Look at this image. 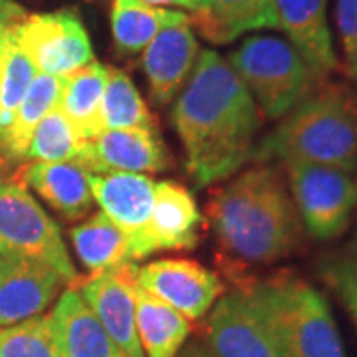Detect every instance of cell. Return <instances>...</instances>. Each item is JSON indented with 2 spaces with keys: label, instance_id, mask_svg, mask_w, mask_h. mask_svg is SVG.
Instances as JSON below:
<instances>
[{
  "label": "cell",
  "instance_id": "cell-1",
  "mask_svg": "<svg viewBox=\"0 0 357 357\" xmlns=\"http://www.w3.org/2000/svg\"><path fill=\"white\" fill-rule=\"evenodd\" d=\"M171 117L187 153L189 175L201 187L243 169L262 126L252 93L215 50L199 54Z\"/></svg>",
  "mask_w": 357,
  "mask_h": 357
},
{
  "label": "cell",
  "instance_id": "cell-2",
  "mask_svg": "<svg viewBox=\"0 0 357 357\" xmlns=\"http://www.w3.org/2000/svg\"><path fill=\"white\" fill-rule=\"evenodd\" d=\"M208 217L230 264H274L302 244V222L278 169L255 165L208 201Z\"/></svg>",
  "mask_w": 357,
  "mask_h": 357
},
{
  "label": "cell",
  "instance_id": "cell-3",
  "mask_svg": "<svg viewBox=\"0 0 357 357\" xmlns=\"http://www.w3.org/2000/svg\"><path fill=\"white\" fill-rule=\"evenodd\" d=\"M326 165L354 175L357 171V98L345 84L319 79L280 123L255 145L252 157Z\"/></svg>",
  "mask_w": 357,
  "mask_h": 357
},
{
  "label": "cell",
  "instance_id": "cell-4",
  "mask_svg": "<svg viewBox=\"0 0 357 357\" xmlns=\"http://www.w3.org/2000/svg\"><path fill=\"white\" fill-rule=\"evenodd\" d=\"M272 319L288 357H345L326 298L292 270L266 280L243 278Z\"/></svg>",
  "mask_w": 357,
  "mask_h": 357
},
{
  "label": "cell",
  "instance_id": "cell-5",
  "mask_svg": "<svg viewBox=\"0 0 357 357\" xmlns=\"http://www.w3.org/2000/svg\"><path fill=\"white\" fill-rule=\"evenodd\" d=\"M230 66L268 119H282L319 82L292 44L274 36L248 38L230 54Z\"/></svg>",
  "mask_w": 357,
  "mask_h": 357
},
{
  "label": "cell",
  "instance_id": "cell-6",
  "mask_svg": "<svg viewBox=\"0 0 357 357\" xmlns=\"http://www.w3.org/2000/svg\"><path fill=\"white\" fill-rule=\"evenodd\" d=\"M0 252L26 256L56 268L70 286L77 272L58 225L36 203L18 177L0 171Z\"/></svg>",
  "mask_w": 357,
  "mask_h": 357
},
{
  "label": "cell",
  "instance_id": "cell-7",
  "mask_svg": "<svg viewBox=\"0 0 357 357\" xmlns=\"http://www.w3.org/2000/svg\"><path fill=\"white\" fill-rule=\"evenodd\" d=\"M290 195L307 234L333 241L351 225L357 208V183L345 171L326 165L284 161Z\"/></svg>",
  "mask_w": 357,
  "mask_h": 357
},
{
  "label": "cell",
  "instance_id": "cell-8",
  "mask_svg": "<svg viewBox=\"0 0 357 357\" xmlns=\"http://www.w3.org/2000/svg\"><path fill=\"white\" fill-rule=\"evenodd\" d=\"M206 344L213 357H288L272 319L246 284L217 302L206 321Z\"/></svg>",
  "mask_w": 357,
  "mask_h": 357
},
{
  "label": "cell",
  "instance_id": "cell-9",
  "mask_svg": "<svg viewBox=\"0 0 357 357\" xmlns=\"http://www.w3.org/2000/svg\"><path fill=\"white\" fill-rule=\"evenodd\" d=\"M14 32L40 74L68 77L93 62L91 40L76 8L30 14Z\"/></svg>",
  "mask_w": 357,
  "mask_h": 357
},
{
  "label": "cell",
  "instance_id": "cell-10",
  "mask_svg": "<svg viewBox=\"0 0 357 357\" xmlns=\"http://www.w3.org/2000/svg\"><path fill=\"white\" fill-rule=\"evenodd\" d=\"M89 185L103 215L123 232L128 241L129 258L135 262L157 252L151 238L153 178L137 173H107L89 175Z\"/></svg>",
  "mask_w": 357,
  "mask_h": 357
},
{
  "label": "cell",
  "instance_id": "cell-11",
  "mask_svg": "<svg viewBox=\"0 0 357 357\" xmlns=\"http://www.w3.org/2000/svg\"><path fill=\"white\" fill-rule=\"evenodd\" d=\"M137 272L135 262H128L88 278H77L74 284L126 357H145L135 324Z\"/></svg>",
  "mask_w": 357,
  "mask_h": 357
},
{
  "label": "cell",
  "instance_id": "cell-12",
  "mask_svg": "<svg viewBox=\"0 0 357 357\" xmlns=\"http://www.w3.org/2000/svg\"><path fill=\"white\" fill-rule=\"evenodd\" d=\"M137 284L192 321L203 318L225 292L215 272L185 258H165L143 266Z\"/></svg>",
  "mask_w": 357,
  "mask_h": 357
},
{
  "label": "cell",
  "instance_id": "cell-13",
  "mask_svg": "<svg viewBox=\"0 0 357 357\" xmlns=\"http://www.w3.org/2000/svg\"><path fill=\"white\" fill-rule=\"evenodd\" d=\"M66 278L34 258L0 252V328L42 316Z\"/></svg>",
  "mask_w": 357,
  "mask_h": 357
},
{
  "label": "cell",
  "instance_id": "cell-14",
  "mask_svg": "<svg viewBox=\"0 0 357 357\" xmlns=\"http://www.w3.org/2000/svg\"><path fill=\"white\" fill-rule=\"evenodd\" d=\"M79 165L100 173H159L171 167V155L159 129H103L82 157Z\"/></svg>",
  "mask_w": 357,
  "mask_h": 357
},
{
  "label": "cell",
  "instance_id": "cell-15",
  "mask_svg": "<svg viewBox=\"0 0 357 357\" xmlns=\"http://www.w3.org/2000/svg\"><path fill=\"white\" fill-rule=\"evenodd\" d=\"M328 0H274L276 28L306 62L316 79H330L340 70L326 18Z\"/></svg>",
  "mask_w": 357,
  "mask_h": 357
},
{
  "label": "cell",
  "instance_id": "cell-16",
  "mask_svg": "<svg viewBox=\"0 0 357 357\" xmlns=\"http://www.w3.org/2000/svg\"><path fill=\"white\" fill-rule=\"evenodd\" d=\"M199 42L189 24H175L163 28L143 54V70L149 79V91L157 105L173 102L178 89L185 88L187 79L199 60Z\"/></svg>",
  "mask_w": 357,
  "mask_h": 357
},
{
  "label": "cell",
  "instance_id": "cell-17",
  "mask_svg": "<svg viewBox=\"0 0 357 357\" xmlns=\"http://www.w3.org/2000/svg\"><path fill=\"white\" fill-rule=\"evenodd\" d=\"M50 318L62 357H126L74 286L60 296Z\"/></svg>",
  "mask_w": 357,
  "mask_h": 357
},
{
  "label": "cell",
  "instance_id": "cell-18",
  "mask_svg": "<svg viewBox=\"0 0 357 357\" xmlns=\"http://www.w3.org/2000/svg\"><path fill=\"white\" fill-rule=\"evenodd\" d=\"M89 173L79 163H40L32 161L20 169L18 178L50 204L68 220H77L88 215L93 195Z\"/></svg>",
  "mask_w": 357,
  "mask_h": 357
},
{
  "label": "cell",
  "instance_id": "cell-19",
  "mask_svg": "<svg viewBox=\"0 0 357 357\" xmlns=\"http://www.w3.org/2000/svg\"><path fill=\"white\" fill-rule=\"evenodd\" d=\"M201 213L189 189L173 181L155 183L151 238L157 250H191L199 244Z\"/></svg>",
  "mask_w": 357,
  "mask_h": 357
},
{
  "label": "cell",
  "instance_id": "cell-20",
  "mask_svg": "<svg viewBox=\"0 0 357 357\" xmlns=\"http://www.w3.org/2000/svg\"><path fill=\"white\" fill-rule=\"evenodd\" d=\"M189 18L215 44H229L250 30L276 28L274 0H201V8Z\"/></svg>",
  "mask_w": 357,
  "mask_h": 357
},
{
  "label": "cell",
  "instance_id": "cell-21",
  "mask_svg": "<svg viewBox=\"0 0 357 357\" xmlns=\"http://www.w3.org/2000/svg\"><path fill=\"white\" fill-rule=\"evenodd\" d=\"M107 82V66L89 62L64 77L58 109L84 141H93L103 131L102 100Z\"/></svg>",
  "mask_w": 357,
  "mask_h": 357
},
{
  "label": "cell",
  "instance_id": "cell-22",
  "mask_svg": "<svg viewBox=\"0 0 357 357\" xmlns=\"http://www.w3.org/2000/svg\"><path fill=\"white\" fill-rule=\"evenodd\" d=\"M135 324L145 357H175L191 333L189 319L139 284H135Z\"/></svg>",
  "mask_w": 357,
  "mask_h": 357
},
{
  "label": "cell",
  "instance_id": "cell-23",
  "mask_svg": "<svg viewBox=\"0 0 357 357\" xmlns=\"http://www.w3.org/2000/svg\"><path fill=\"white\" fill-rule=\"evenodd\" d=\"M175 24H191L189 14L151 6L141 0H114L112 34L117 50L123 54H137L147 48L163 28Z\"/></svg>",
  "mask_w": 357,
  "mask_h": 357
},
{
  "label": "cell",
  "instance_id": "cell-24",
  "mask_svg": "<svg viewBox=\"0 0 357 357\" xmlns=\"http://www.w3.org/2000/svg\"><path fill=\"white\" fill-rule=\"evenodd\" d=\"M36 74L38 70L22 50L13 26L4 36L0 52V161H4V147L16 112Z\"/></svg>",
  "mask_w": 357,
  "mask_h": 357
},
{
  "label": "cell",
  "instance_id": "cell-25",
  "mask_svg": "<svg viewBox=\"0 0 357 357\" xmlns=\"http://www.w3.org/2000/svg\"><path fill=\"white\" fill-rule=\"evenodd\" d=\"M72 243L77 258L89 274L133 262L129 258L128 241L103 213H98L72 230Z\"/></svg>",
  "mask_w": 357,
  "mask_h": 357
},
{
  "label": "cell",
  "instance_id": "cell-26",
  "mask_svg": "<svg viewBox=\"0 0 357 357\" xmlns=\"http://www.w3.org/2000/svg\"><path fill=\"white\" fill-rule=\"evenodd\" d=\"M62 86H64V77L36 74L14 117L13 129L8 133L6 147H4V161L26 159L32 133L38 128L40 121L58 105Z\"/></svg>",
  "mask_w": 357,
  "mask_h": 357
},
{
  "label": "cell",
  "instance_id": "cell-27",
  "mask_svg": "<svg viewBox=\"0 0 357 357\" xmlns=\"http://www.w3.org/2000/svg\"><path fill=\"white\" fill-rule=\"evenodd\" d=\"M103 129H159L157 119L141 98L131 77L117 68H107L102 100Z\"/></svg>",
  "mask_w": 357,
  "mask_h": 357
},
{
  "label": "cell",
  "instance_id": "cell-28",
  "mask_svg": "<svg viewBox=\"0 0 357 357\" xmlns=\"http://www.w3.org/2000/svg\"><path fill=\"white\" fill-rule=\"evenodd\" d=\"M88 145L89 141L77 135L56 105L34 129L26 159L40 163H79Z\"/></svg>",
  "mask_w": 357,
  "mask_h": 357
},
{
  "label": "cell",
  "instance_id": "cell-29",
  "mask_svg": "<svg viewBox=\"0 0 357 357\" xmlns=\"http://www.w3.org/2000/svg\"><path fill=\"white\" fill-rule=\"evenodd\" d=\"M0 357H62L50 314L0 328Z\"/></svg>",
  "mask_w": 357,
  "mask_h": 357
},
{
  "label": "cell",
  "instance_id": "cell-30",
  "mask_svg": "<svg viewBox=\"0 0 357 357\" xmlns=\"http://www.w3.org/2000/svg\"><path fill=\"white\" fill-rule=\"evenodd\" d=\"M319 274L349 312L357 326V262L349 255L328 258L319 264Z\"/></svg>",
  "mask_w": 357,
  "mask_h": 357
},
{
  "label": "cell",
  "instance_id": "cell-31",
  "mask_svg": "<svg viewBox=\"0 0 357 357\" xmlns=\"http://www.w3.org/2000/svg\"><path fill=\"white\" fill-rule=\"evenodd\" d=\"M335 22L344 46L345 72L351 79H357V0H337Z\"/></svg>",
  "mask_w": 357,
  "mask_h": 357
},
{
  "label": "cell",
  "instance_id": "cell-32",
  "mask_svg": "<svg viewBox=\"0 0 357 357\" xmlns=\"http://www.w3.org/2000/svg\"><path fill=\"white\" fill-rule=\"evenodd\" d=\"M26 10L22 4H18L16 0H0V52H2V42L6 32L16 26L20 20H24Z\"/></svg>",
  "mask_w": 357,
  "mask_h": 357
},
{
  "label": "cell",
  "instance_id": "cell-33",
  "mask_svg": "<svg viewBox=\"0 0 357 357\" xmlns=\"http://www.w3.org/2000/svg\"><path fill=\"white\" fill-rule=\"evenodd\" d=\"M145 4H151V6H157V4H169V6H181V8H187L191 13H197L201 8V0H141Z\"/></svg>",
  "mask_w": 357,
  "mask_h": 357
},
{
  "label": "cell",
  "instance_id": "cell-34",
  "mask_svg": "<svg viewBox=\"0 0 357 357\" xmlns=\"http://www.w3.org/2000/svg\"><path fill=\"white\" fill-rule=\"evenodd\" d=\"M178 357H213L208 354V349L203 347L201 344H191L189 347H185L183 349V354Z\"/></svg>",
  "mask_w": 357,
  "mask_h": 357
},
{
  "label": "cell",
  "instance_id": "cell-35",
  "mask_svg": "<svg viewBox=\"0 0 357 357\" xmlns=\"http://www.w3.org/2000/svg\"><path fill=\"white\" fill-rule=\"evenodd\" d=\"M349 250H351V252H349V256H351V258H354V260L357 262V234H356V238L351 241V244H349Z\"/></svg>",
  "mask_w": 357,
  "mask_h": 357
}]
</instances>
